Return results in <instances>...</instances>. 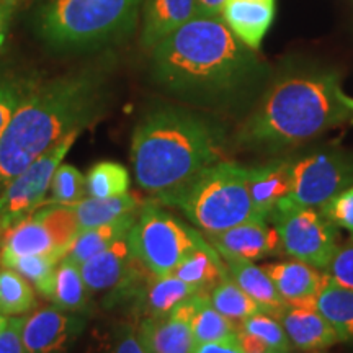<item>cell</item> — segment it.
<instances>
[{"mask_svg":"<svg viewBox=\"0 0 353 353\" xmlns=\"http://www.w3.org/2000/svg\"><path fill=\"white\" fill-rule=\"evenodd\" d=\"M151 79L175 99L228 108L255 95L268 76L257 51L223 17L195 15L151 50Z\"/></svg>","mask_w":353,"mask_h":353,"instance_id":"1","label":"cell"},{"mask_svg":"<svg viewBox=\"0 0 353 353\" xmlns=\"http://www.w3.org/2000/svg\"><path fill=\"white\" fill-rule=\"evenodd\" d=\"M110 101L105 64L39 81L0 136V192L33 161L103 117Z\"/></svg>","mask_w":353,"mask_h":353,"instance_id":"2","label":"cell"},{"mask_svg":"<svg viewBox=\"0 0 353 353\" xmlns=\"http://www.w3.org/2000/svg\"><path fill=\"white\" fill-rule=\"evenodd\" d=\"M350 120L352 110L335 70L290 65L268 83L234 143L250 152L276 154Z\"/></svg>","mask_w":353,"mask_h":353,"instance_id":"3","label":"cell"},{"mask_svg":"<svg viewBox=\"0 0 353 353\" xmlns=\"http://www.w3.org/2000/svg\"><path fill=\"white\" fill-rule=\"evenodd\" d=\"M224 126L195 110L159 105L144 113L131 139L136 182L162 198L176 192L216 162L224 161Z\"/></svg>","mask_w":353,"mask_h":353,"instance_id":"4","label":"cell"},{"mask_svg":"<svg viewBox=\"0 0 353 353\" xmlns=\"http://www.w3.org/2000/svg\"><path fill=\"white\" fill-rule=\"evenodd\" d=\"M143 6L144 0H39L32 23L52 52H95L130 37Z\"/></svg>","mask_w":353,"mask_h":353,"instance_id":"5","label":"cell"},{"mask_svg":"<svg viewBox=\"0 0 353 353\" xmlns=\"http://www.w3.org/2000/svg\"><path fill=\"white\" fill-rule=\"evenodd\" d=\"M159 200L179 208L206 236L260 219L250 200L249 167L229 161L210 165L182 188Z\"/></svg>","mask_w":353,"mask_h":353,"instance_id":"6","label":"cell"},{"mask_svg":"<svg viewBox=\"0 0 353 353\" xmlns=\"http://www.w3.org/2000/svg\"><path fill=\"white\" fill-rule=\"evenodd\" d=\"M131 252L152 275H170L190 252L205 244L206 237L176 216L145 203L139 208L130 232Z\"/></svg>","mask_w":353,"mask_h":353,"instance_id":"7","label":"cell"},{"mask_svg":"<svg viewBox=\"0 0 353 353\" xmlns=\"http://www.w3.org/2000/svg\"><path fill=\"white\" fill-rule=\"evenodd\" d=\"M268 221L275 226L285 254L325 270L339 247V228L330 223L319 208L296 206L281 200Z\"/></svg>","mask_w":353,"mask_h":353,"instance_id":"8","label":"cell"},{"mask_svg":"<svg viewBox=\"0 0 353 353\" xmlns=\"http://www.w3.org/2000/svg\"><path fill=\"white\" fill-rule=\"evenodd\" d=\"M353 187V154L327 149L293 162V182L285 201L306 208H321L343 190Z\"/></svg>","mask_w":353,"mask_h":353,"instance_id":"9","label":"cell"},{"mask_svg":"<svg viewBox=\"0 0 353 353\" xmlns=\"http://www.w3.org/2000/svg\"><path fill=\"white\" fill-rule=\"evenodd\" d=\"M77 138L79 132L65 136L54 148L41 154L23 172L12 179L0 192V236L44 205V196L51 188L52 176Z\"/></svg>","mask_w":353,"mask_h":353,"instance_id":"10","label":"cell"},{"mask_svg":"<svg viewBox=\"0 0 353 353\" xmlns=\"http://www.w3.org/2000/svg\"><path fill=\"white\" fill-rule=\"evenodd\" d=\"M79 268L87 288L92 293H107L110 304L128 301L148 272L132 255L128 236L112 242Z\"/></svg>","mask_w":353,"mask_h":353,"instance_id":"11","label":"cell"},{"mask_svg":"<svg viewBox=\"0 0 353 353\" xmlns=\"http://www.w3.org/2000/svg\"><path fill=\"white\" fill-rule=\"evenodd\" d=\"M83 327V314L57 306L41 307L21 322V342L26 353H68Z\"/></svg>","mask_w":353,"mask_h":353,"instance_id":"12","label":"cell"},{"mask_svg":"<svg viewBox=\"0 0 353 353\" xmlns=\"http://www.w3.org/2000/svg\"><path fill=\"white\" fill-rule=\"evenodd\" d=\"M195 294L175 307L170 314L161 317H143L138 324L141 342L149 353H192L195 339L192 332Z\"/></svg>","mask_w":353,"mask_h":353,"instance_id":"13","label":"cell"},{"mask_svg":"<svg viewBox=\"0 0 353 353\" xmlns=\"http://www.w3.org/2000/svg\"><path fill=\"white\" fill-rule=\"evenodd\" d=\"M208 242L221 257L259 260L281 252L276 229L265 219H250L226 231L210 234Z\"/></svg>","mask_w":353,"mask_h":353,"instance_id":"14","label":"cell"},{"mask_svg":"<svg viewBox=\"0 0 353 353\" xmlns=\"http://www.w3.org/2000/svg\"><path fill=\"white\" fill-rule=\"evenodd\" d=\"M263 268L288 306L316 307L317 298L329 280L327 273H322L321 268L294 259Z\"/></svg>","mask_w":353,"mask_h":353,"instance_id":"15","label":"cell"},{"mask_svg":"<svg viewBox=\"0 0 353 353\" xmlns=\"http://www.w3.org/2000/svg\"><path fill=\"white\" fill-rule=\"evenodd\" d=\"M293 182V161L275 159L267 164L249 167V193L254 213L268 221L272 211L290 195Z\"/></svg>","mask_w":353,"mask_h":353,"instance_id":"16","label":"cell"},{"mask_svg":"<svg viewBox=\"0 0 353 353\" xmlns=\"http://www.w3.org/2000/svg\"><path fill=\"white\" fill-rule=\"evenodd\" d=\"M196 293L198 291L193 286L176 278L174 273L170 275L149 273V276L144 275L128 301L134 299V306L143 317H161L170 314L175 307Z\"/></svg>","mask_w":353,"mask_h":353,"instance_id":"17","label":"cell"},{"mask_svg":"<svg viewBox=\"0 0 353 353\" xmlns=\"http://www.w3.org/2000/svg\"><path fill=\"white\" fill-rule=\"evenodd\" d=\"M291 345L304 352L322 350L337 343L339 334L317 307L288 306L278 316Z\"/></svg>","mask_w":353,"mask_h":353,"instance_id":"18","label":"cell"},{"mask_svg":"<svg viewBox=\"0 0 353 353\" xmlns=\"http://www.w3.org/2000/svg\"><path fill=\"white\" fill-rule=\"evenodd\" d=\"M221 17L242 43L257 51L275 19V0H228Z\"/></svg>","mask_w":353,"mask_h":353,"instance_id":"19","label":"cell"},{"mask_svg":"<svg viewBox=\"0 0 353 353\" xmlns=\"http://www.w3.org/2000/svg\"><path fill=\"white\" fill-rule=\"evenodd\" d=\"M44 254L59 255L56 252L54 239H52L50 229L39 218L37 211L13 224L10 229H7L2 234V239H0V263H2V267H7L15 259L25 257V255Z\"/></svg>","mask_w":353,"mask_h":353,"instance_id":"20","label":"cell"},{"mask_svg":"<svg viewBox=\"0 0 353 353\" xmlns=\"http://www.w3.org/2000/svg\"><path fill=\"white\" fill-rule=\"evenodd\" d=\"M195 15L196 0H144L141 44L145 50H152Z\"/></svg>","mask_w":353,"mask_h":353,"instance_id":"21","label":"cell"},{"mask_svg":"<svg viewBox=\"0 0 353 353\" xmlns=\"http://www.w3.org/2000/svg\"><path fill=\"white\" fill-rule=\"evenodd\" d=\"M223 260L226 262L229 276L259 304L263 312L278 317L288 307L265 268L257 267L254 260L241 257H223Z\"/></svg>","mask_w":353,"mask_h":353,"instance_id":"22","label":"cell"},{"mask_svg":"<svg viewBox=\"0 0 353 353\" xmlns=\"http://www.w3.org/2000/svg\"><path fill=\"white\" fill-rule=\"evenodd\" d=\"M174 275L193 286L198 293H208L223 278L229 276V273L223 257L206 239L205 244L196 247L180 262Z\"/></svg>","mask_w":353,"mask_h":353,"instance_id":"23","label":"cell"},{"mask_svg":"<svg viewBox=\"0 0 353 353\" xmlns=\"http://www.w3.org/2000/svg\"><path fill=\"white\" fill-rule=\"evenodd\" d=\"M64 206H69L76 213L79 228L83 231V229L103 226V224L125 218L128 214L138 213L141 203L138 196L128 192L125 195L113 198L85 196L81 201Z\"/></svg>","mask_w":353,"mask_h":353,"instance_id":"24","label":"cell"},{"mask_svg":"<svg viewBox=\"0 0 353 353\" xmlns=\"http://www.w3.org/2000/svg\"><path fill=\"white\" fill-rule=\"evenodd\" d=\"M39 81L41 79L34 70L0 61V136L3 134L21 101L30 95Z\"/></svg>","mask_w":353,"mask_h":353,"instance_id":"25","label":"cell"},{"mask_svg":"<svg viewBox=\"0 0 353 353\" xmlns=\"http://www.w3.org/2000/svg\"><path fill=\"white\" fill-rule=\"evenodd\" d=\"M92 291L83 281L79 265L63 259L56 268L51 301L64 311L87 314L92 307Z\"/></svg>","mask_w":353,"mask_h":353,"instance_id":"26","label":"cell"},{"mask_svg":"<svg viewBox=\"0 0 353 353\" xmlns=\"http://www.w3.org/2000/svg\"><path fill=\"white\" fill-rule=\"evenodd\" d=\"M138 213L128 214L125 218L103 224V226L83 229V231L77 234L76 241L72 242V245H70L69 252L65 254L64 259L70 260V262H74L76 265H82L85 260L100 254L112 242L120 239V237L128 236Z\"/></svg>","mask_w":353,"mask_h":353,"instance_id":"27","label":"cell"},{"mask_svg":"<svg viewBox=\"0 0 353 353\" xmlns=\"http://www.w3.org/2000/svg\"><path fill=\"white\" fill-rule=\"evenodd\" d=\"M190 324H192L195 343L228 341V339L237 337V332H239V327H236L231 319L213 307L208 293L195 294V306H193Z\"/></svg>","mask_w":353,"mask_h":353,"instance_id":"28","label":"cell"},{"mask_svg":"<svg viewBox=\"0 0 353 353\" xmlns=\"http://www.w3.org/2000/svg\"><path fill=\"white\" fill-rule=\"evenodd\" d=\"M316 307L334 325L342 342H353V290L335 285L329 278Z\"/></svg>","mask_w":353,"mask_h":353,"instance_id":"29","label":"cell"},{"mask_svg":"<svg viewBox=\"0 0 353 353\" xmlns=\"http://www.w3.org/2000/svg\"><path fill=\"white\" fill-rule=\"evenodd\" d=\"M210 303L216 311L231 319L234 324H242L247 317L257 314L262 311L244 290L241 288L231 276L223 278L213 290L210 291Z\"/></svg>","mask_w":353,"mask_h":353,"instance_id":"30","label":"cell"},{"mask_svg":"<svg viewBox=\"0 0 353 353\" xmlns=\"http://www.w3.org/2000/svg\"><path fill=\"white\" fill-rule=\"evenodd\" d=\"M130 192V172L118 162H99L87 172L85 193L90 198H113Z\"/></svg>","mask_w":353,"mask_h":353,"instance_id":"31","label":"cell"},{"mask_svg":"<svg viewBox=\"0 0 353 353\" xmlns=\"http://www.w3.org/2000/svg\"><path fill=\"white\" fill-rule=\"evenodd\" d=\"M34 307L32 283L13 268H0V314L23 316Z\"/></svg>","mask_w":353,"mask_h":353,"instance_id":"32","label":"cell"},{"mask_svg":"<svg viewBox=\"0 0 353 353\" xmlns=\"http://www.w3.org/2000/svg\"><path fill=\"white\" fill-rule=\"evenodd\" d=\"M63 257L56 254L44 255H25L15 259L7 265V268H13L25 276L34 286V290L44 298L51 299L52 288H54L56 268Z\"/></svg>","mask_w":353,"mask_h":353,"instance_id":"33","label":"cell"},{"mask_svg":"<svg viewBox=\"0 0 353 353\" xmlns=\"http://www.w3.org/2000/svg\"><path fill=\"white\" fill-rule=\"evenodd\" d=\"M37 213L50 229L54 239L56 252L64 259L72 242L76 241L77 234L81 232L76 213L64 205H44V208L37 210Z\"/></svg>","mask_w":353,"mask_h":353,"instance_id":"34","label":"cell"},{"mask_svg":"<svg viewBox=\"0 0 353 353\" xmlns=\"http://www.w3.org/2000/svg\"><path fill=\"white\" fill-rule=\"evenodd\" d=\"M239 330L247 334H252L255 337L260 339L265 345L270 350L290 353L291 342L286 335L283 325L278 317L267 314V312L260 311L257 314L247 317V319L239 325Z\"/></svg>","mask_w":353,"mask_h":353,"instance_id":"35","label":"cell"},{"mask_svg":"<svg viewBox=\"0 0 353 353\" xmlns=\"http://www.w3.org/2000/svg\"><path fill=\"white\" fill-rule=\"evenodd\" d=\"M51 190L52 198L44 205H72L87 196L85 176L74 165L61 164L52 176Z\"/></svg>","mask_w":353,"mask_h":353,"instance_id":"36","label":"cell"},{"mask_svg":"<svg viewBox=\"0 0 353 353\" xmlns=\"http://www.w3.org/2000/svg\"><path fill=\"white\" fill-rule=\"evenodd\" d=\"M319 211L335 226L345 229L353 241V187L335 195Z\"/></svg>","mask_w":353,"mask_h":353,"instance_id":"37","label":"cell"},{"mask_svg":"<svg viewBox=\"0 0 353 353\" xmlns=\"http://www.w3.org/2000/svg\"><path fill=\"white\" fill-rule=\"evenodd\" d=\"M325 273L335 285L353 290V241L337 247Z\"/></svg>","mask_w":353,"mask_h":353,"instance_id":"38","label":"cell"},{"mask_svg":"<svg viewBox=\"0 0 353 353\" xmlns=\"http://www.w3.org/2000/svg\"><path fill=\"white\" fill-rule=\"evenodd\" d=\"M103 353H149V350L141 342L138 327L123 322L113 329Z\"/></svg>","mask_w":353,"mask_h":353,"instance_id":"39","label":"cell"},{"mask_svg":"<svg viewBox=\"0 0 353 353\" xmlns=\"http://www.w3.org/2000/svg\"><path fill=\"white\" fill-rule=\"evenodd\" d=\"M21 317H10L0 334V353H26L21 342Z\"/></svg>","mask_w":353,"mask_h":353,"instance_id":"40","label":"cell"},{"mask_svg":"<svg viewBox=\"0 0 353 353\" xmlns=\"http://www.w3.org/2000/svg\"><path fill=\"white\" fill-rule=\"evenodd\" d=\"M21 0H0V54L6 44L8 30H10L12 19L19 12Z\"/></svg>","mask_w":353,"mask_h":353,"instance_id":"41","label":"cell"},{"mask_svg":"<svg viewBox=\"0 0 353 353\" xmlns=\"http://www.w3.org/2000/svg\"><path fill=\"white\" fill-rule=\"evenodd\" d=\"M192 353H244V352H242L241 348L239 337H234V339H228V341L196 343Z\"/></svg>","mask_w":353,"mask_h":353,"instance_id":"42","label":"cell"},{"mask_svg":"<svg viewBox=\"0 0 353 353\" xmlns=\"http://www.w3.org/2000/svg\"><path fill=\"white\" fill-rule=\"evenodd\" d=\"M228 0H196V15L221 17Z\"/></svg>","mask_w":353,"mask_h":353,"instance_id":"43","label":"cell"},{"mask_svg":"<svg viewBox=\"0 0 353 353\" xmlns=\"http://www.w3.org/2000/svg\"><path fill=\"white\" fill-rule=\"evenodd\" d=\"M8 319H10V317H7V316H3V314H0V334H2V330L7 327Z\"/></svg>","mask_w":353,"mask_h":353,"instance_id":"44","label":"cell"},{"mask_svg":"<svg viewBox=\"0 0 353 353\" xmlns=\"http://www.w3.org/2000/svg\"><path fill=\"white\" fill-rule=\"evenodd\" d=\"M347 105L352 110V120H350V123L353 125V99H350V97H348V95H347Z\"/></svg>","mask_w":353,"mask_h":353,"instance_id":"45","label":"cell"},{"mask_svg":"<svg viewBox=\"0 0 353 353\" xmlns=\"http://www.w3.org/2000/svg\"><path fill=\"white\" fill-rule=\"evenodd\" d=\"M257 353H281V352H275V350H263V352H257Z\"/></svg>","mask_w":353,"mask_h":353,"instance_id":"46","label":"cell"},{"mask_svg":"<svg viewBox=\"0 0 353 353\" xmlns=\"http://www.w3.org/2000/svg\"><path fill=\"white\" fill-rule=\"evenodd\" d=\"M0 239H2V236H0Z\"/></svg>","mask_w":353,"mask_h":353,"instance_id":"47","label":"cell"}]
</instances>
